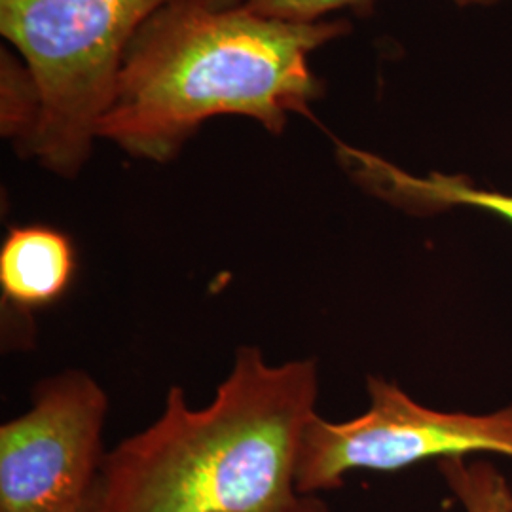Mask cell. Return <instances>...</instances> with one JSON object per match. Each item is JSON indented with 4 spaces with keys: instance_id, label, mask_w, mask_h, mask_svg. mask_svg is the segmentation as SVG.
Here are the masks:
<instances>
[{
    "instance_id": "cell-1",
    "label": "cell",
    "mask_w": 512,
    "mask_h": 512,
    "mask_svg": "<svg viewBox=\"0 0 512 512\" xmlns=\"http://www.w3.org/2000/svg\"><path fill=\"white\" fill-rule=\"evenodd\" d=\"M349 31L348 19L289 23L243 4L171 0L133 38L97 137L131 158L169 164L217 116L283 135L325 93L311 54Z\"/></svg>"
},
{
    "instance_id": "cell-2",
    "label": "cell",
    "mask_w": 512,
    "mask_h": 512,
    "mask_svg": "<svg viewBox=\"0 0 512 512\" xmlns=\"http://www.w3.org/2000/svg\"><path fill=\"white\" fill-rule=\"evenodd\" d=\"M315 359L272 363L241 346L211 403L171 385L162 414L107 452L93 512H285L300 497L296 467L317 416Z\"/></svg>"
},
{
    "instance_id": "cell-3",
    "label": "cell",
    "mask_w": 512,
    "mask_h": 512,
    "mask_svg": "<svg viewBox=\"0 0 512 512\" xmlns=\"http://www.w3.org/2000/svg\"><path fill=\"white\" fill-rule=\"evenodd\" d=\"M171 0H0V35L29 65L42 120L25 160L61 179L88 164L129 46Z\"/></svg>"
},
{
    "instance_id": "cell-4",
    "label": "cell",
    "mask_w": 512,
    "mask_h": 512,
    "mask_svg": "<svg viewBox=\"0 0 512 512\" xmlns=\"http://www.w3.org/2000/svg\"><path fill=\"white\" fill-rule=\"evenodd\" d=\"M370 406L349 421L311 420L298 454V495L344 486L353 471L395 473L427 459L490 452L512 458V406L494 414L440 412L384 378L366 382Z\"/></svg>"
},
{
    "instance_id": "cell-5",
    "label": "cell",
    "mask_w": 512,
    "mask_h": 512,
    "mask_svg": "<svg viewBox=\"0 0 512 512\" xmlns=\"http://www.w3.org/2000/svg\"><path fill=\"white\" fill-rule=\"evenodd\" d=\"M109 395L67 368L35 385L27 412L0 425V512H80L103 459Z\"/></svg>"
},
{
    "instance_id": "cell-6",
    "label": "cell",
    "mask_w": 512,
    "mask_h": 512,
    "mask_svg": "<svg viewBox=\"0 0 512 512\" xmlns=\"http://www.w3.org/2000/svg\"><path fill=\"white\" fill-rule=\"evenodd\" d=\"M340 165L349 177L378 200L412 215H433L452 207H475L512 224V194L476 186L463 175H414L399 165L359 148L336 143Z\"/></svg>"
},
{
    "instance_id": "cell-7",
    "label": "cell",
    "mask_w": 512,
    "mask_h": 512,
    "mask_svg": "<svg viewBox=\"0 0 512 512\" xmlns=\"http://www.w3.org/2000/svg\"><path fill=\"white\" fill-rule=\"evenodd\" d=\"M76 249L65 232L46 224L12 226L0 245L2 304L18 313L44 310L69 291Z\"/></svg>"
},
{
    "instance_id": "cell-8",
    "label": "cell",
    "mask_w": 512,
    "mask_h": 512,
    "mask_svg": "<svg viewBox=\"0 0 512 512\" xmlns=\"http://www.w3.org/2000/svg\"><path fill=\"white\" fill-rule=\"evenodd\" d=\"M42 120V95L25 59L4 44L0 50V135L21 158L33 145Z\"/></svg>"
},
{
    "instance_id": "cell-9",
    "label": "cell",
    "mask_w": 512,
    "mask_h": 512,
    "mask_svg": "<svg viewBox=\"0 0 512 512\" xmlns=\"http://www.w3.org/2000/svg\"><path fill=\"white\" fill-rule=\"evenodd\" d=\"M439 469L465 512H512V488L492 463L448 458Z\"/></svg>"
},
{
    "instance_id": "cell-10",
    "label": "cell",
    "mask_w": 512,
    "mask_h": 512,
    "mask_svg": "<svg viewBox=\"0 0 512 512\" xmlns=\"http://www.w3.org/2000/svg\"><path fill=\"white\" fill-rule=\"evenodd\" d=\"M376 0H243V6L262 18L289 23H317L338 10L370 12Z\"/></svg>"
},
{
    "instance_id": "cell-11",
    "label": "cell",
    "mask_w": 512,
    "mask_h": 512,
    "mask_svg": "<svg viewBox=\"0 0 512 512\" xmlns=\"http://www.w3.org/2000/svg\"><path fill=\"white\" fill-rule=\"evenodd\" d=\"M285 512H330V509L319 495H300Z\"/></svg>"
},
{
    "instance_id": "cell-12",
    "label": "cell",
    "mask_w": 512,
    "mask_h": 512,
    "mask_svg": "<svg viewBox=\"0 0 512 512\" xmlns=\"http://www.w3.org/2000/svg\"><path fill=\"white\" fill-rule=\"evenodd\" d=\"M207 4L217 10H226V8H234V6L243 4V0H207Z\"/></svg>"
},
{
    "instance_id": "cell-13",
    "label": "cell",
    "mask_w": 512,
    "mask_h": 512,
    "mask_svg": "<svg viewBox=\"0 0 512 512\" xmlns=\"http://www.w3.org/2000/svg\"><path fill=\"white\" fill-rule=\"evenodd\" d=\"M454 2L461 4V6H469V4H494L499 0H454Z\"/></svg>"
},
{
    "instance_id": "cell-14",
    "label": "cell",
    "mask_w": 512,
    "mask_h": 512,
    "mask_svg": "<svg viewBox=\"0 0 512 512\" xmlns=\"http://www.w3.org/2000/svg\"><path fill=\"white\" fill-rule=\"evenodd\" d=\"M80 512H93V494L92 497H90V501L86 503V507H84Z\"/></svg>"
}]
</instances>
